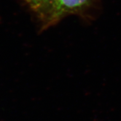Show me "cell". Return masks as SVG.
<instances>
[{"mask_svg": "<svg viewBox=\"0 0 121 121\" xmlns=\"http://www.w3.org/2000/svg\"><path fill=\"white\" fill-rule=\"evenodd\" d=\"M90 0H57L43 19V29L54 25L69 14L81 11Z\"/></svg>", "mask_w": 121, "mask_h": 121, "instance_id": "cell-1", "label": "cell"}, {"mask_svg": "<svg viewBox=\"0 0 121 121\" xmlns=\"http://www.w3.org/2000/svg\"><path fill=\"white\" fill-rule=\"evenodd\" d=\"M42 17L55 4L57 0H23Z\"/></svg>", "mask_w": 121, "mask_h": 121, "instance_id": "cell-2", "label": "cell"}]
</instances>
